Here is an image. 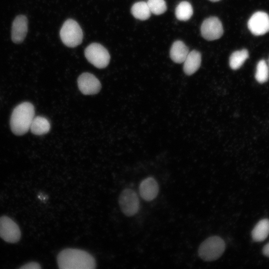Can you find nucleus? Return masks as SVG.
I'll return each mask as SVG.
<instances>
[{"label":"nucleus","mask_w":269,"mask_h":269,"mask_svg":"<svg viewBox=\"0 0 269 269\" xmlns=\"http://www.w3.org/2000/svg\"><path fill=\"white\" fill-rule=\"evenodd\" d=\"M57 262L61 269H93L96 267L95 260L90 254L74 248L60 251L57 257Z\"/></svg>","instance_id":"obj_1"},{"label":"nucleus","mask_w":269,"mask_h":269,"mask_svg":"<svg viewBox=\"0 0 269 269\" xmlns=\"http://www.w3.org/2000/svg\"><path fill=\"white\" fill-rule=\"evenodd\" d=\"M35 115L33 105L28 102L21 103L13 109L10 119V127L15 135H22L26 134Z\"/></svg>","instance_id":"obj_2"},{"label":"nucleus","mask_w":269,"mask_h":269,"mask_svg":"<svg viewBox=\"0 0 269 269\" xmlns=\"http://www.w3.org/2000/svg\"><path fill=\"white\" fill-rule=\"evenodd\" d=\"M225 249L224 241L220 237L213 236L207 238L198 249L199 257L205 261H213L219 258Z\"/></svg>","instance_id":"obj_3"},{"label":"nucleus","mask_w":269,"mask_h":269,"mask_svg":"<svg viewBox=\"0 0 269 269\" xmlns=\"http://www.w3.org/2000/svg\"><path fill=\"white\" fill-rule=\"evenodd\" d=\"M60 36L63 43L68 47H74L81 43L83 32L79 24L74 20L69 19L63 23Z\"/></svg>","instance_id":"obj_4"},{"label":"nucleus","mask_w":269,"mask_h":269,"mask_svg":"<svg viewBox=\"0 0 269 269\" xmlns=\"http://www.w3.org/2000/svg\"><path fill=\"white\" fill-rule=\"evenodd\" d=\"M85 56L88 61L98 68H105L109 63L110 54L101 44L93 43L85 50Z\"/></svg>","instance_id":"obj_5"},{"label":"nucleus","mask_w":269,"mask_h":269,"mask_svg":"<svg viewBox=\"0 0 269 269\" xmlns=\"http://www.w3.org/2000/svg\"><path fill=\"white\" fill-rule=\"evenodd\" d=\"M119 203L122 212L127 216H132L139 210V200L136 192L130 188H126L121 193Z\"/></svg>","instance_id":"obj_6"},{"label":"nucleus","mask_w":269,"mask_h":269,"mask_svg":"<svg viewBox=\"0 0 269 269\" xmlns=\"http://www.w3.org/2000/svg\"><path fill=\"white\" fill-rule=\"evenodd\" d=\"M0 237L9 243H15L20 239L21 231L18 225L6 216L0 217Z\"/></svg>","instance_id":"obj_7"},{"label":"nucleus","mask_w":269,"mask_h":269,"mask_svg":"<svg viewBox=\"0 0 269 269\" xmlns=\"http://www.w3.org/2000/svg\"><path fill=\"white\" fill-rule=\"evenodd\" d=\"M202 36L207 40L220 38L223 34L221 21L216 17H210L204 20L201 26Z\"/></svg>","instance_id":"obj_8"},{"label":"nucleus","mask_w":269,"mask_h":269,"mask_svg":"<svg viewBox=\"0 0 269 269\" xmlns=\"http://www.w3.org/2000/svg\"><path fill=\"white\" fill-rule=\"evenodd\" d=\"M248 27L255 35L265 34L269 31V16L263 11L254 13L249 19Z\"/></svg>","instance_id":"obj_9"},{"label":"nucleus","mask_w":269,"mask_h":269,"mask_svg":"<svg viewBox=\"0 0 269 269\" xmlns=\"http://www.w3.org/2000/svg\"><path fill=\"white\" fill-rule=\"evenodd\" d=\"M77 83L80 91L84 95L97 94L101 88L100 81L90 73H84L80 75Z\"/></svg>","instance_id":"obj_10"},{"label":"nucleus","mask_w":269,"mask_h":269,"mask_svg":"<svg viewBox=\"0 0 269 269\" xmlns=\"http://www.w3.org/2000/svg\"><path fill=\"white\" fill-rule=\"evenodd\" d=\"M28 31V20L26 16L20 14L15 17L13 21L11 38L16 44L21 43L25 39Z\"/></svg>","instance_id":"obj_11"},{"label":"nucleus","mask_w":269,"mask_h":269,"mask_svg":"<svg viewBox=\"0 0 269 269\" xmlns=\"http://www.w3.org/2000/svg\"><path fill=\"white\" fill-rule=\"evenodd\" d=\"M158 191V184L153 177H147L140 183L139 194L141 198L145 201H150L154 199L157 195Z\"/></svg>","instance_id":"obj_12"},{"label":"nucleus","mask_w":269,"mask_h":269,"mask_svg":"<svg viewBox=\"0 0 269 269\" xmlns=\"http://www.w3.org/2000/svg\"><path fill=\"white\" fill-rule=\"evenodd\" d=\"M183 70L188 75L194 74L199 69L201 63V55L196 50L189 52L184 61Z\"/></svg>","instance_id":"obj_13"},{"label":"nucleus","mask_w":269,"mask_h":269,"mask_svg":"<svg viewBox=\"0 0 269 269\" xmlns=\"http://www.w3.org/2000/svg\"><path fill=\"white\" fill-rule=\"evenodd\" d=\"M186 45L181 41H175L170 49V56L173 61L177 63L184 62L189 53Z\"/></svg>","instance_id":"obj_14"},{"label":"nucleus","mask_w":269,"mask_h":269,"mask_svg":"<svg viewBox=\"0 0 269 269\" xmlns=\"http://www.w3.org/2000/svg\"><path fill=\"white\" fill-rule=\"evenodd\" d=\"M50 129L49 121L42 116L34 117L31 122L30 129L34 134L41 135L47 133Z\"/></svg>","instance_id":"obj_15"},{"label":"nucleus","mask_w":269,"mask_h":269,"mask_svg":"<svg viewBox=\"0 0 269 269\" xmlns=\"http://www.w3.org/2000/svg\"><path fill=\"white\" fill-rule=\"evenodd\" d=\"M269 234V220L264 219L260 221L252 232L254 241L262 242L265 240Z\"/></svg>","instance_id":"obj_16"},{"label":"nucleus","mask_w":269,"mask_h":269,"mask_svg":"<svg viewBox=\"0 0 269 269\" xmlns=\"http://www.w3.org/2000/svg\"><path fill=\"white\" fill-rule=\"evenodd\" d=\"M131 12L135 18L141 20L148 19L151 13L147 2L145 1L134 3L132 7Z\"/></svg>","instance_id":"obj_17"},{"label":"nucleus","mask_w":269,"mask_h":269,"mask_svg":"<svg viewBox=\"0 0 269 269\" xmlns=\"http://www.w3.org/2000/svg\"><path fill=\"white\" fill-rule=\"evenodd\" d=\"M248 57L249 53L246 49L234 52L229 58L230 67L233 70L240 68Z\"/></svg>","instance_id":"obj_18"},{"label":"nucleus","mask_w":269,"mask_h":269,"mask_svg":"<svg viewBox=\"0 0 269 269\" xmlns=\"http://www.w3.org/2000/svg\"><path fill=\"white\" fill-rule=\"evenodd\" d=\"M193 8L188 1H183L179 3L175 9V16L181 21L189 19L193 14Z\"/></svg>","instance_id":"obj_19"},{"label":"nucleus","mask_w":269,"mask_h":269,"mask_svg":"<svg viewBox=\"0 0 269 269\" xmlns=\"http://www.w3.org/2000/svg\"><path fill=\"white\" fill-rule=\"evenodd\" d=\"M269 77V67L266 61L264 60H261L257 65L255 74L256 79L258 82L263 83L268 81Z\"/></svg>","instance_id":"obj_20"},{"label":"nucleus","mask_w":269,"mask_h":269,"mask_svg":"<svg viewBox=\"0 0 269 269\" xmlns=\"http://www.w3.org/2000/svg\"><path fill=\"white\" fill-rule=\"evenodd\" d=\"M151 13L155 15H160L167 9V6L164 0H148L146 2Z\"/></svg>","instance_id":"obj_21"},{"label":"nucleus","mask_w":269,"mask_h":269,"mask_svg":"<svg viewBox=\"0 0 269 269\" xmlns=\"http://www.w3.org/2000/svg\"><path fill=\"white\" fill-rule=\"evenodd\" d=\"M20 269H41V267L38 263L35 262H29L24 265L22 267H20Z\"/></svg>","instance_id":"obj_22"},{"label":"nucleus","mask_w":269,"mask_h":269,"mask_svg":"<svg viewBox=\"0 0 269 269\" xmlns=\"http://www.w3.org/2000/svg\"><path fill=\"white\" fill-rule=\"evenodd\" d=\"M263 252L266 256L269 257V243L265 246Z\"/></svg>","instance_id":"obj_23"},{"label":"nucleus","mask_w":269,"mask_h":269,"mask_svg":"<svg viewBox=\"0 0 269 269\" xmlns=\"http://www.w3.org/2000/svg\"><path fill=\"white\" fill-rule=\"evenodd\" d=\"M209 0L212 1H214V2H216V1H219L220 0Z\"/></svg>","instance_id":"obj_24"}]
</instances>
